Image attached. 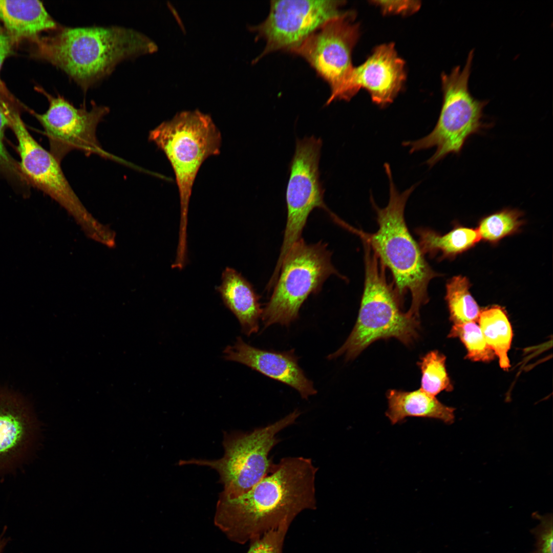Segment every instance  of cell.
<instances>
[{
	"mask_svg": "<svg viewBox=\"0 0 553 553\" xmlns=\"http://www.w3.org/2000/svg\"><path fill=\"white\" fill-rule=\"evenodd\" d=\"M310 458L281 459L249 491L233 499L219 497L214 523L232 542L243 544L317 507L315 476Z\"/></svg>",
	"mask_w": 553,
	"mask_h": 553,
	"instance_id": "6da1fadb",
	"label": "cell"
},
{
	"mask_svg": "<svg viewBox=\"0 0 553 553\" xmlns=\"http://www.w3.org/2000/svg\"><path fill=\"white\" fill-rule=\"evenodd\" d=\"M32 40V55L60 69L86 91L120 62L155 52L142 33L119 26L67 27Z\"/></svg>",
	"mask_w": 553,
	"mask_h": 553,
	"instance_id": "7a4b0ae2",
	"label": "cell"
},
{
	"mask_svg": "<svg viewBox=\"0 0 553 553\" xmlns=\"http://www.w3.org/2000/svg\"><path fill=\"white\" fill-rule=\"evenodd\" d=\"M385 169L389 181V200L384 208L379 207L372 196L370 200L376 214L378 229L369 233L342 221L341 225L359 236L368 244L379 262L390 270L394 290L403 304L405 295H411V305L407 312L419 318L420 307L429 301L428 285L441 274L434 271L426 260L418 242L410 233L404 217L408 199L417 184L402 193L396 189L390 165Z\"/></svg>",
	"mask_w": 553,
	"mask_h": 553,
	"instance_id": "3957f363",
	"label": "cell"
},
{
	"mask_svg": "<svg viewBox=\"0 0 553 553\" xmlns=\"http://www.w3.org/2000/svg\"><path fill=\"white\" fill-rule=\"evenodd\" d=\"M148 140L165 154L173 169L180 203L177 249H186V229L190 198L203 163L220 154L221 132L210 115L198 110L182 111L149 132Z\"/></svg>",
	"mask_w": 553,
	"mask_h": 553,
	"instance_id": "277c9868",
	"label": "cell"
},
{
	"mask_svg": "<svg viewBox=\"0 0 553 553\" xmlns=\"http://www.w3.org/2000/svg\"><path fill=\"white\" fill-rule=\"evenodd\" d=\"M363 243L365 281L357 321L346 342L328 356L329 359L344 354L347 359H353L380 339L395 337L410 345L418 336L419 318L402 311V303L386 278V268L370 245Z\"/></svg>",
	"mask_w": 553,
	"mask_h": 553,
	"instance_id": "5b68a950",
	"label": "cell"
},
{
	"mask_svg": "<svg viewBox=\"0 0 553 553\" xmlns=\"http://www.w3.org/2000/svg\"><path fill=\"white\" fill-rule=\"evenodd\" d=\"M473 57L472 49L462 69L457 66L449 73L441 74L442 103L432 132L419 139L402 143L410 147L411 153L436 147L435 153L426 161L430 167L450 154H459L471 136L490 126L483 121V110L488 101L475 98L469 90Z\"/></svg>",
	"mask_w": 553,
	"mask_h": 553,
	"instance_id": "8992f818",
	"label": "cell"
},
{
	"mask_svg": "<svg viewBox=\"0 0 553 553\" xmlns=\"http://www.w3.org/2000/svg\"><path fill=\"white\" fill-rule=\"evenodd\" d=\"M327 244L320 241L307 244L302 238L285 256L269 300L263 308L261 319L265 328L278 324L288 326L299 317L300 309L311 294L321 290L331 275L344 280L331 262Z\"/></svg>",
	"mask_w": 553,
	"mask_h": 553,
	"instance_id": "52a82bcc",
	"label": "cell"
},
{
	"mask_svg": "<svg viewBox=\"0 0 553 553\" xmlns=\"http://www.w3.org/2000/svg\"><path fill=\"white\" fill-rule=\"evenodd\" d=\"M300 415V411L295 410L284 418L250 432L226 433L223 441L224 454L222 457L214 460H182L180 464L205 465L215 470L224 486L220 497L237 498L247 492L272 471L276 463L268 456L279 442L276 435L293 424Z\"/></svg>",
	"mask_w": 553,
	"mask_h": 553,
	"instance_id": "ba28073f",
	"label": "cell"
},
{
	"mask_svg": "<svg viewBox=\"0 0 553 553\" xmlns=\"http://www.w3.org/2000/svg\"><path fill=\"white\" fill-rule=\"evenodd\" d=\"M352 11L326 22L309 35L292 53L304 58L329 85L326 104L341 100L354 67L352 50L359 36V25Z\"/></svg>",
	"mask_w": 553,
	"mask_h": 553,
	"instance_id": "9c48e42d",
	"label": "cell"
},
{
	"mask_svg": "<svg viewBox=\"0 0 553 553\" xmlns=\"http://www.w3.org/2000/svg\"><path fill=\"white\" fill-rule=\"evenodd\" d=\"M322 140L314 136L297 139L290 163L286 201L287 216L280 255L272 275H278L282 261L291 247L302 239L308 217L315 208L330 214L324 201L318 164Z\"/></svg>",
	"mask_w": 553,
	"mask_h": 553,
	"instance_id": "30bf717a",
	"label": "cell"
},
{
	"mask_svg": "<svg viewBox=\"0 0 553 553\" xmlns=\"http://www.w3.org/2000/svg\"><path fill=\"white\" fill-rule=\"evenodd\" d=\"M344 1H271L270 10L261 24L249 27L257 38L265 41L258 60L277 51L291 53L326 22L341 14Z\"/></svg>",
	"mask_w": 553,
	"mask_h": 553,
	"instance_id": "8fae6325",
	"label": "cell"
},
{
	"mask_svg": "<svg viewBox=\"0 0 553 553\" xmlns=\"http://www.w3.org/2000/svg\"><path fill=\"white\" fill-rule=\"evenodd\" d=\"M36 89L47 98L48 109L43 114L29 110L40 123L47 137L50 152L60 163L73 150H80L87 155L92 154L112 158L100 145L96 137L98 123L107 115L108 107L92 102L91 109L76 108L63 96H53L41 88Z\"/></svg>",
	"mask_w": 553,
	"mask_h": 553,
	"instance_id": "7c38bea8",
	"label": "cell"
},
{
	"mask_svg": "<svg viewBox=\"0 0 553 553\" xmlns=\"http://www.w3.org/2000/svg\"><path fill=\"white\" fill-rule=\"evenodd\" d=\"M17 141L21 171L30 186L46 194L63 207L86 231L93 228L97 221L91 216L71 187L60 163L43 148L28 131L20 117L14 114L10 127Z\"/></svg>",
	"mask_w": 553,
	"mask_h": 553,
	"instance_id": "4fadbf2b",
	"label": "cell"
},
{
	"mask_svg": "<svg viewBox=\"0 0 553 553\" xmlns=\"http://www.w3.org/2000/svg\"><path fill=\"white\" fill-rule=\"evenodd\" d=\"M406 78L405 62L398 56L394 44L380 45L364 63L354 67L343 100L349 101L364 88L374 103L385 107L393 101Z\"/></svg>",
	"mask_w": 553,
	"mask_h": 553,
	"instance_id": "5bb4252c",
	"label": "cell"
},
{
	"mask_svg": "<svg viewBox=\"0 0 553 553\" xmlns=\"http://www.w3.org/2000/svg\"><path fill=\"white\" fill-rule=\"evenodd\" d=\"M39 427L28 402L0 390V473L24 460L38 440Z\"/></svg>",
	"mask_w": 553,
	"mask_h": 553,
	"instance_id": "9a60e30c",
	"label": "cell"
},
{
	"mask_svg": "<svg viewBox=\"0 0 553 553\" xmlns=\"http://www.w3.org/2000/svg\"><path fill=\"white\" fill-rule=\"evenodd\" d=\"M227 360L240 363L263 375L295 389L302 398L307 399L317 391L313 382L305 375L298 364L294 349L276 352L253 347L238 337L235 344L223 351Z\"/></svg>",
	"mask_w": 553,
	"mask_h": 553,
	"instance_id": "2e32d148",
	"label": "cell"
},
{
	"mask_svg": "<svg viewBox=\"0 0 553 553\" xmlns=\"http://www.w3.org/2000/svg\"><path fill=\"white\" fill-rule=\"evenodd\" d=\"M216 287L225 306L236 316L242 331L249 336L259 329L263 308L252 285L235 269L227 267Z\"/></svg>",
	"mask_w": 553,
	"mask_h": 553,
	"instance_id": "e0dca14e",
	"label": "cell"
},
{
	"mask_svg": "<svg viewBox=\"0 0 553 553\" xmlns=\"http://www.w3.org/2000/svg\"><path fill=\"white\" fill-rule=\"evenodd\" d=\"M0 22L14 44L24 39L32 41L41 32L59 26L37 0H0Z\"/></svg>",
	"mask_w": 553,
	"mask_h": 553,
	"instance_id": "ac0fdd59",
	"label": "cell"
},
{
	"mask_svg": "<svg viewBox=\"0 0 553 553\" xmlns=\"http://www.w3.org/2000/svg\"><path fill=\"white\" fill-rule=\"evenodd\" d=\"M387 398L388 409L386 415L393 424L408 417L437 419L448 424L454 421V408L443 405L421 389L411 392L390 390Z\"/></svg>",
	"mask_w": 553,
	"mask_h": 553,
	"instance_id": "d6986e66",
	"label": "cell"
},
{
	"mask_svg": "<svg viewBox=\"0 0 553 553\" xmlns=\"http://www.w3.org/2000/svg\"><path fill=\"white\" fill-rule=\"evenodd\" d=\"M415 231L423 254L431 258L439 254L438 259L440 260L454 259L481 240L477 229L459 225L442 235L428 228H418Z\"/></svg>",
	"mask_w": 553,
	"mask_h": 553,
	"instance_id": "ffe728a7",
	"label": "cell"
},
{
	"mask_svg": "<svg viewBox=\"0 0 553 553\" xmlns=\"http://www.w3.org/2000/svg\"><path fill=\"white\" fill-rule=\"evenodd\" d=\"M486 342L499 358L500 367H510L507 353L513 338L511 323L504 309L493 305L481 310L477 321Z\"/></svg>",
	"mask_w": 553,
	"mask_h": 553,
	"instance_id": "44dd1931",
	"label": "cell"
},
{
	"mask_svg": "<svg viewBox=\"0 0 553 553\" xmlns=\"http://www.w3.org/2000/svg\"><path fill=\"white\" fill-rule=\"evenodd\" d=\"M469 279L457 275L446 284V300L450 320L454 324L478 321L481 309L470 291Z\"/></svg>",
	"mask_w": 553,
	"mask_h": 553,
	"instance_id": "7402d4cb",
	"label": "cell"
},
{
	"mask_svg": "<svg viewBox=\"0 0 553 553\" xmlns=\"http://www.w3.org/2000/svg\"><path fill=\"white\" fill-rule=\"evenodd\" d=\"M523 212L517 209L503 208L482 218L477 229L481 240L495 244L515 234L524 224Z\"/></svg>",
	"mask_w": 553,
	"mask_h": 553,
	"instance_id": "603a6c76",
	"label": "cell"
},
{
	"mask_svg": "<svg viewBox=\"0 0 553 553\" xmlns=\"http://www.w3.org/2000/svg\"><path fill=\"white\" fill-rule=\"evenodd\" d=\"M445 356L438 351L429 352L417 363L421 371V389L435 396L442 391H451L453 386L445 368Z\"/></svg>",
	"mask_w": 553,
	"mask_h": 553,
	"instance_id": "cb8c5ba5",
	"label": "cell"
},
{
	"mask_svg": "<svg viewBox=\"0 0 553 553\" xmlns=\"http://www.w3.org/2000/svg\"><path fill=\"white\" fill-rule=\"evenodd\" d=\"M12 115L0 105V179L6 180L16 191L26 195L30 193L31 187L22 173L19 162L11 156L5 145V131L10 127Z\"/></svg>",
	"mask_w": 553,
	"mask_h": 553,
	"instance_id": "d4e9b609",
	"label": "cell"
},
{
	"mask_svg": "<svg viewBox=\"0 0 553 553\" xmlns=\"http://www.w3.org/2000/svg\"><path fill=\"white\" fill-rule=\"evenodd\" d=\"M449 337H458L467 350L466 358L475 361L488 362L495 354L487 345L482 331L475 322L454 324Z\"/></svg>",
	"mask_w": 553,
	"mask_h": 553,
	"instance_id": "484cf974",
	"label": "cell"
},
{
	"mask_svg": "<svg viewBox=\"0 0 553 553\" xmlns=\"http://www.w3.org/2000/svg\"><path fill=\"white\" fill-rule=\"evenodd\" d=\"M14 45L4 29L0 26V72L6 58L11 53ZM0 105L8 113L25 110L23 105L9 91L0 76Z\"/></svg>",
	"mask_w": 553,
	"mask_h": 553,
	"instance_id": "4316f807",
	"label": "cell"
},
{
	"mask_svg": "<svg viewBox=\"0 0 553 553\" xmlns=\"http://www.w3.org/2000/svg\"><path fill=\"white\" fill-rule=\"evenodd\" d=\"M539 523L530 530L535 538V548L531 553H552L553 523L552 513L541 515L538 513L532 514Z\"/></svg>",
	"mask_w": 553,
	"mask_h": 553,
	"instance_id": "83f0119b",
	"label": "cell"
},
{
	"mask_svg": "<svg viewBox=\"0 0 553 553\" xmlns=\"http://www.w3.org/2000/svg\"><path fill=\"white\" fill-rule=\"evenodd\" d=\"M290 526L283 525L250 542L247 553H283L285 539Z\"/></svg>",
	"mask_w": 553,
	"mask_h": 553,
	"instance_id": "f1b7e54d",
	"label": "cell"
},
{
	"mask_svg": "<svg viewBox=\"0 0 553 553\" xmlns=\"http://www.w3.org/2000/svg\"><path fill=\"white\" fill-rule=\"evenodd\" d=\"M372 3L378 6L385 14L409 15L420 7V3L417 1H375Z\"/></svg>",
	"mask_w": 553,
	"mask_h": 553,
	"instance_id": "f546056e",
	"label": "cell"
},
{
	"mask_svg": "<svg viewBox=\"0 0 553 553\" xmlns=\"http://www.w3.org/2000/svg\"><path fill=\"white\" fill-rule=\"evenodd\" d=\"M8 542V539L5 537H0V553H2L7 543Z\"/></svg>",
	"mask_w": 553,
	"mask_h": 553,
	"instance_id": "4dcf8cb0",
	"label": "cell"
}]
</instances>
